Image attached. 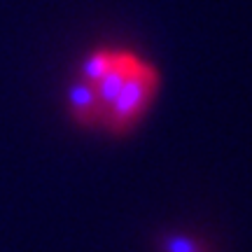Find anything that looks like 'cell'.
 Instances as JSON below:
<instances>
[{
    "mask_svg": "<svg viewBox=\"0 0 252 252\" xmlns=\"http://www.w3.org/2000/svg\"><path fill=\"white\" fill-rule=\"evenodd\" d=\"M77 77L89 82L100 108V135L122 140L140 128L161 91V72L138 49L96 45L77 63Z\"/></svg>",
    "mask_w": 252,
    "mask_h": 252,
    "instance_id": "obj_1",
    "label": "cell"
},
{
    "mask_svg": "<svg viewBox=\"0 0 252 252\" xmlns=\"http://www.w3.org/2000/svg\"><path fill=\"white\" fill-rule=\"evenodd\" d=\"M63 108L72 126H77L84 133H100V108L89 82L75 75L65 87Z\"/></svg>",
    "mask_w": 252,
    "mask_h": 252,
    "instance_id": "obj_2",
    "label": "cell"
},
{
    "mask_svg": "<svg viewBox=\"0 0 252 252\" xmlns=\"http://www.w3.org/2000/svg\"><path fill=\"white\" fill-rule=\"evenodd\" d=\"M159 252H213V248L206 241H201L198 236L185 234V231H171V234L161 236Z\"/></svg>",
    "mask_w": 252,
    "mask_h": 252,
    "instance_id": "obj_3",
    "label": "cell"
}]
</instances>
